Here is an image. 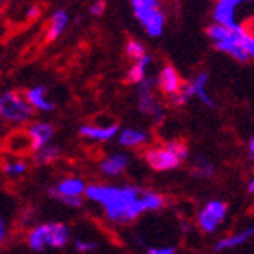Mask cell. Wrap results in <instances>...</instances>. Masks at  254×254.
<instances>
[{"instance_id":"1","label":"cell","mask_w":254,"mask_h":254,"mask_svg":"<svg viewBox=\"0 0 254 254\" xmlns=\"http://www.w3.org/2000/svg\"><path fill=\"white\" fill-rule=\"evenodd\" d=\"M142 190L136 186L91 184L85 186L84 196L102 207L104 216L109 222L126 225L138 220L145 212L142 205Z\"/></svg>"},{"instance_id":"2","label":"cell","mask_w":254,"mask_h":254,"mask_svg":"<svg viewBox=\"0 0 254 254\" xmlns=\"http://www.w3.org/2000/svg\"><path fill=\"white\" fill-rule=\"evenodd\" d=\"M207 37L211 38L214 48L229 55L240 64H247L254 57V37L247 26L236 24L233 27L212 24L207 27Z\"/></svg>"},{"instance_id":"3","label":"cell","mask_w":254,"mask_h":254,"mask_svg":"<svg viewBox=\"0 0 254 254\" xmlns=\"http://www.w3.org/2000/svg\"><path fill=\"white\" fill-rule=\"evenodd\" d=\"M69 229L62 222H48L33 227L27 234V247L33 253H44L46 249H64L69 244Z\"/></svg>"},{"instance_id":"4","label":"cell","mask_w":254,"mask_h":254,"mask_svg":"<svg viewBox=\"0 0 254 254\" xmlns=\"http://www.w3.org/2000/svg\"><path fill=\"white\" fill-rule=\"evenodd\" d=\"M189 156V149L186 143L178 142V140H171L165 142L164 145L149 149L145 153V160H147L149 167H153L154 171H173L178 169Z\"/></svg>"},{"instance_id":"5","label":"cell","mask_w":254,"mask_h":254,"mask_svg":"<svg viewBox=\"0 0 254 254\" xmlns=\"http://www.w3.org/2000/svg\"><path fill=\"white\" fill-rule=\"evenodd\" d=\"M134 18L149 37L158 38L164 35L165 13L160 0H131Z\"/></svg>"},{"instance_id":"6","label":"cell","mask_w":254,"mask_h":254,"mask_svg":"<svg viewBox=\"0 0 254 254\" xmlns=\"http://www.w3.org/2000/svg\"><path fill=\"white\" fill-rule=\"evenodd\" d=\"M35 115L24 95H18L16 91H7L0 96V120L11 126H22L27 124Z\"/></svg>"},{"instance_id":"7","label":"cell","mask_w":254,"mask_h":254,"mask_svg":"<svg viewBox=\"0 0 254 254\" xmlns=\"http://www.w3.org/2000/svg\"><path fill=\"white\" fill-rule=\"evenodd\" d=\"M85 190V182L78 176H67L60 180L55 187L49 189V194L55 200L64 203V205L71 207V209H78L82 207V196Z\"/></svg>"},{"instance_id":"8","label":"cell","mask_w":254,"mask_h":254,"mask_svg":"<svg viewBox=\"0 0 254 254\" xmlns=\"http://www.w3.org/2000/svg\"><path fill=\"white\" fill-rule=\"evenodd\" d=\"M227 218V203L222 200H211L198 212V227L201 233L214 234Z\"/></svg>"},{"instance_id":"9","label":"cell","mask_w":254,"mask_h":254,"mask_svg":"<svg viewBox=\"0 0 254 254\" xmlns=\"http://www.w3.org/2000/svg\"><path fill=\"white\" fill-rule=\"evenodd\" d=\"M138 85V93H136V102H138V109L142 115L145 117H153L156 122H162L164 118V109L158 106V102L154 98L153 87H154V80H151L147 76L145 80H142Z\"/></svg>"},{"instance_id":"10","label":"cell","mask_w":254,"mask_h":254,"mask_svg":"<svg viewBox=\"0 0 254 254\" xmlns=\"http://www.w3.org/2000/svg\"><path fill=\"white\" fill-rule=\"evenodd\" d=\"M120 127L117 122H111V118L102 124H84L78 127V134L89 142H109L117 138Z\"/></svg>"},{"instance_id":"11","label":"cell","mask_w":254,"mask_h":254,"mask_svg":"<svg viewBox=\"0 0 254 254\" xmlns=\"http://www.w3.org/2000/svg\"><path fill=\"white\" fill-rule=\"evenodd\" d=\"M182 84H184V82H182L180 74H178V71H176L173 65H164V67L160 69L156 80H154V85L158 87L160 93L165 96H169V98L178 93Z\"/></svg>"},{"instance_id":"12","label":"cell","mask_w":254,"mask_h":254,"mask_svg":"<svg viewBox=\"0 0 254 254\" xmlns=\"http://www.w3.org/2000/svg\"><path fill=\"white\" fill-rule=\"evenodd\" d=\"M236 7H238V4L234 0H216V4L212 7V20H214V24L227 27L240 24L238 15H236Z\"/></svg>"},{"instance_id":"13","label":"cell","mask_w":254,"mask_h":254,"mask_svg":"<svg viewBox=\"0 0 254 254\" xmlns=\"http://www.w3.org/2000/svg\"><path fill=\"white\" fill-rule=\"evenodd\" d=\"M27 138H29V143H31V149L37 151V149L44 147L46 143H49L53 140L55 129L51 124L48 122H35L27 127Z\"/></svg>"},{"instance_id":"14","label":"cell","mask_w":254,"mask_h":254,"mask_svg":"<svg viewBox=\"0 0 254 254\" xmlns=\"http://www.w3.org/2000/svg\"><path fill=\"white\" fill-rule=\"evenodd\" d=\"M24 98L27 100V104L35 109V111H42L49 113L55 109L53 100H49L48 89L44 85H35V87H29V89L24 93Z\"/></svg>"},{"instance_id":"15","label":"cell","mask_w":254,"mask_h":254,"mask_svg":"<svg viewBox=\"0 0 254 254\" xmlns=\"http://www.w3.org/2000/svg\"><path fill=\"white\" fill-rule=\"evenodd\" d=\"M129 165V158L124 153H113L100 162V173L107 178L120 176Z\"/></svg>"},{"instance_id":"16","label":"cell","mask_w":254,"mask_h":254,"mask_svg":"<svg viewBox=\"0 0 254 254\" xmlns=\"http://www.w3.org/2000/svg\"><path fill=\"white\" fill-rule=\"evenodd\" d=\"M253 234H254L253 227H247V229H244V231L229 234L225 238L218 240L216 245H214V251H216V253H225V251H233V249H238V247H244V245L253 238Z\"/></svg>"},{"instance_id":"17","label":"cell","mask_w":254,"mask_h":254,"mask_svg":"<svg viewBox=\"0 0 254 254\" xmlns=\"http://www.w3.org/2000/svg\"><path fill=\"white\" fill-rule=\"evenodd\" d=\"M118 143L126 149H136L142 147L149 142V132L142 131V129H134V127H127V129H122L118 131L117 134Z\"/></svg>"},{"instance_id":"18","label":"cell","mask_w":254,"mask_h":254,"mask_svg":"<svg viewBox=\"0 0 254 254\" xmlns=\"http://www.w3.org/2000/svg\"><path fill=\"white\" fill-rule=\"evenodd\" d=\"M207 84H209V73L207 71H201L194 76V78L190 80L189 85L190 89H192V96H196L201 104H205L207 107H216L214 100L211 98L209 95V91H207Z\"/></svg>"},{"instance_id":"19","label":"cell","mask_w":254,"mask_h":254,"mask_svg":"<svg viewBox=\"0 0 254 254\" xmlns=\"http://www.w3.org/2000/svg\"><path fill=\"white\" fill-rule=\"evenodd\" d=\"M69 26V13L64 9L55 11L51 18H49V24H48V33H46V38H48L49 42H53L57 38H60L64 35V31L67 29Z\"/></svg>"},{"instance_id":"20","label":"cell","mask_w":254,"mask_h":254,"mask_svg":"<svg viewBox=\"0 0 254 254\" xmlns=\"http://www.w3.org/2000/svg\"><path fill=\"white\" fill-rule=\"evenodd\" d=\"M132 65L129 67V71H127V80L131 82V84H140L142 80H145L149 76L147 71L149 67H151V62H153V59H151V55H142L140 59L132 60Z\"/></svg>"},{"instance_id":"21","label":"cell","mask_w":254,"mask_h":254,"mask_svg":"<svg viewBox=\"0 0 254 254\" xmlns=\"http://www.w3.org/2000/svg\"><path fill=\"white\" fill-rule=\"evenodd\" d=\"M59 158H60V147L53 145L51 142L46 143L44 147H40V149H37V151H35V160H37L40 165L53 164V162H57Z\"/></svg>"},{"instance_id":"22","label":"cell","mask_w":254,"mask_h":254,"mask_svg":"<svg viewBox=\"0 0 254 254\" xmlns=\"http://www.w3.org/2000/svg\"><path fill=\"white\" fill-rule=\"evenodd\" d=\"M142 205L147 211H160L165 205V196L156 190H142Z\"/></svg>"},{"instance_id":"23","label":"cell","mask_w":254,"mask_h":254,"mask_svg":"<svg viewBox=\"0 0 254 254\" xmlns=\"http://www.w3.org/2000/svg\"><path fill=\"white\" fill-rule=\"evenodd\" d=\"M2 171L5 173V176H9V178H20L27 173V164L24 160H5L4 164H2Z\"/></svg>"},{"instance_id":"24","label":"cell","mask_w":254,"mask_h":254,"mask_svg":"<svg viewBox=\"0 0 254 254\" xmlns=\"http://www.w3.org/2000/svg\"><path fill=\"white\" fill-rule=\"evenodd\" d=\"M126 53L131 60H136V59H140L142 55H145V46H143L140 40H136V38H131V40H127V44H126Z\"/></svg>"},{"instance_id":"25","label":"cell","mask_w":254,"mask_h":254,"mask_svg":"<svg viewBox=\"0 0 254 254\" xmlns=\"http://www.w3.org/2000/svg\"><path fill=\"white\" fill-rule=\"evenodd\" d=\"M192 173L198 178H212L216 175V167L211 164V162H198V164L192 167Z\"/></svg>"},{"instance_id":"26","label":"cell","mask_w":254,"mask_h":254,"mask_svg":"<svg viewBox=\"0 0 254 254\" xmlns=\"http://www.w3.org/2000/svg\"><path fill=\"white\" fill-rule=\"evenodd\" d=\"M74 249H76V253H95V251L100 249V245L96 244V242H91V240H82L78 238L76 242H74Z\"/></svg>"},{"instance_id":"27","label":"cell","mask_w":254,"mask_h":254,"mask_svg":"<svg viewBox=\"0 0 254 254\" xmlns=\"http://www.w3.org/2000/svg\"><path fill=\"white\" fill-rule=\"evenodd\" d=\"M106 13V2L104 0H96L95 4H91V7H89V15L91 16H102Z\"/></svg>"},{"instance_id":"28","label":"cell","mask_w":254,"mask_h":254,"mask_svg":"<svg viewBox=\"0 0 254 254\" xmlns=\"http://www.w3.org/2000/svg\"><path fill=\"white\" fill-rule=\"evenodd\" d=\"M176 247L173 245H167V247H147V254H176Z\"/></svg>"},{"instance_id":"29","label":"cell","mask_w":254,"mask_h":254,"mask_svg":"<svg viewBox=\"0 0 254 254\" xmlns=\"http://www.w3.org/2000/svg\"><path fill=\"white\" fill-rule=\"evenodd\" d=\"M5 238H7V229H5L4 218H2V214H0V245L4 244Z\"/></svg>"},{"instance_id":"30","label":"cell","mask_w":254,"mask_h":254,"mask_svg":"<svg viewBox=\"0 0 254 254\" xmlns=\"http://www.w3.org/2000/svg\"><path fill=\"white\" fill-rule=\"evenodd\" d=\"M247 156H249L251 160L254 158V138L251 136V140L247 142Z\"/></svg>"},{"instance_id":"31","label":"cell","mask_w":254,"mask_h":254,"mask_svg":"<svg viewBox=\"0 0 254 254\" xmlns=\"http://www.w3.org/2000/svg\"><path fill=\"white\" fill-rule=\"evenodd\" d=\"M253 190H254V180L251 178V182L247 184V192H249V194H253Z\"/></svg>"},{"instance_id":"32","label":"cell","mask_w":254,"mask_h":254,"mask_svg":"<svg viewBox=\"0 0 254 254\" xmlns=\"http://www.w3.org/2000/svg\"><path fill=\"white\" fill-rule=\"evenodd\" d=\"M234 2H236V4H245V2H253V0H234Z\"/></svg>"}]
</instances>
